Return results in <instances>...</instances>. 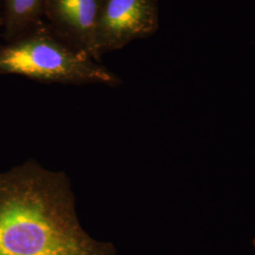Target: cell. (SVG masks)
Instances as JSON below:
<instances>
[{"label":"cell","mask_w":255,"mask_h":255,"mask_svg":"<svg viewBox=\"0 0 255 255\" xmlns=\"http://www.w3.org/2000/svg\"><path fill=\"white\" fill-rule=\"evenodd\" d=\"M158 27V0H105L95 34L93 58L151 36Z\"/></svg>","instance_id":"3"},{"label":"cell","mask_w":255,"mask_h":255,"mask_svg":"<svg viewBox=\"0 0 255 255\" xmlns=\"http://www.w3.org/2000/svg\"><path fill=\"white\" fill-rule=\"evenodd\" d=\"M104 1L45 0L44 15L57 36L93 58L95 34Z\"/></svg>","instance_id":"4"},{"label":"cell","mask_w":255,"mask_h":255,"mask_svg":"<svg viewBox=\"0 0 255 255\" xmlns=\"http://www.w3.org/2000/svg\"><path fill=\"white\" fill-rule=\"evenodd\" d=\"M0 74H15L47 83L108 86L120 83L116 74L42 24L0 46Z\"/></svg>","instance_id":"2"},{"label":"cell","mask_w":255,"mask_h":255,"mask_svg":"<svg viewBox=\"0 0 255 255\" xmlns=\"http://www.w3.org/2000/svg\"><path fill=\"white\" fill-rule=\"evenodd\" d=\"M0 255H117L82 228L64 172L28 161L0 172Z\"/></svg>","instance_id":"1"},{"label":"cell","mask_w":255,"mask_h":255,"mask_svg":"<svg viewBox=\"0 0 255 255\" xmlns=\"http://www.w3.org/2000/svg\"><path fill=\"white\" fill-rule=\"evenodd\" d=\"M0 2H1V0H0ZM3 23V18L1 17V15H0V26H1V24Z\"/></svg>","instance_id":"6"},{"label":"cell","mask_w":255,"mask_h":255,"mask_svg":"<svg viewBox=\"0 0 255 255\" xmlns=\"http://www.w3.org/2000/svg\"><path fill=\"white\" fill-rule=\"evenodd\" d=\"M6 37L9 41L40 26L45 0H3Z\"/></svg>","instance_id":"5"}]
</instances>
